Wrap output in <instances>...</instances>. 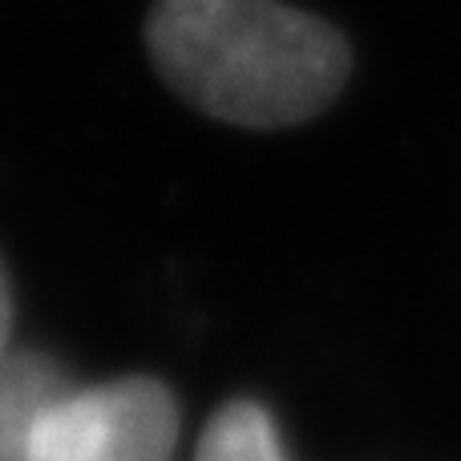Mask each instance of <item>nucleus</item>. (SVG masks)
Returning a JSON list of instances; mask_svg holds the SVG:
<instances>
[{
	"mask_svg": "<svg viewBox=\"0 0 461 461\" xmlns=\"http://www.w3.org/2000/svg\"><path fill=\"white\" fill-rule=\"evenodd\" d=\"M146 53L183 102L247 130L316 118L352 69L348 41L284 0H158Z\"/></svg>",
	"mask_w": 461,
	"mask_h": 461,
	"instance_id": "nucleus-1",
	"label": "nucleus"
},
{
	"mask_svg": "<svg viewBox=\"0 0 461 461\" xmlns=\"http://www.w3.org/2000/svg\"><path fill=\"white\" fill-rule=\"evenodd\" d=\"M178 446V401L154 376H122L69 389L29 446V461H170Z\"/></svg>",
	"mask_w": 461,
	"mask_h": 461,
	"instance_id": "nucleus-2",
	"label": "nucleus"
},
{
	"mask_svg": "<svg viewBox=\"0 0 461 461\" xmlns=\"http://www.w3.org/2000/svg\"><path fill=\"white\" fill-rule=\"evenodd\" d=\"M69 393L61 368L41 352H8L0 360V461H29L45 413Z\"/></svg>",
	"mask_w": 461,
	"mask_h": 461,
	"instance_id": "nucleus-3",
	"label": "nucleus"
},
{
	"mask_svg": "<svg viewBox=\"0 0 461 461\" xmlns=\"http://www.w3.org/2000/svg\"><path fill=\"white\" fill-rule=\"evenodd\" d=\"M194 461H284L276 421L255 401H227L203 429Z\"/></svg>",
	"mask_w": 461,
	"mask_h": 461,
	"instance_id": "nucleus-4",
	"label": "nucleus"
},
{
	"mask_svg": "<svg viewBox=\"0 0 461 461\" xmlns=\"http://www.w3.org/2000/svg\"><path fill=\"white\" fill-rule=\"evenodd\" d=\"M13 352V287H8L5 263H0V360Z\"/></svg>",
	"mask_w": 461,
	"mask_h": 461,
	"instance_id": "nucleus-5",
	"label": "nucleus"
}]
</instances>
